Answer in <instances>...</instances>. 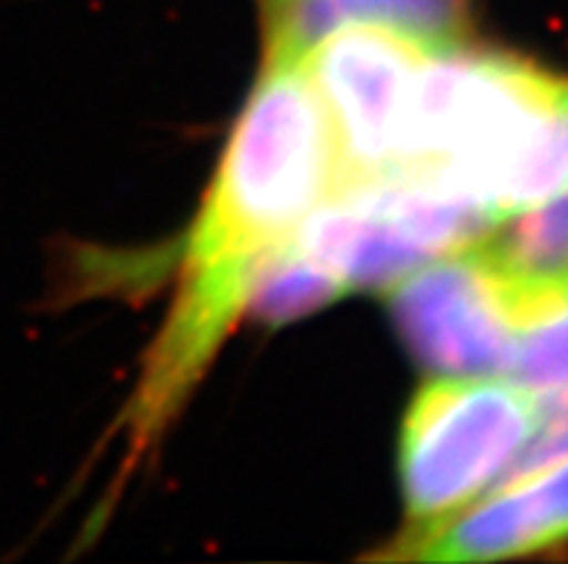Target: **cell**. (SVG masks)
I'll list each match as a JSON object with an SVG mask.
<instances>
[{
    "label": "cell",
    "mask_w": 568,
    "mask_h": 564,
    "mask_svg": "<svg viewBox=\"0 0 568 564\" xmlns=\"http://www.w3.org/2000/svg\"><path fill=\"white\" fill-rule=\"evenodd\" d=\"M508 219L568 187V81L523 58L433 47L418 70L396 165Z\"/></svg>",
    "instance_id": "obj_1"
},
{
    "label": "cell",
    "mask_w": 568,
    "mask_h": 564,
    "mask_svg": "<svg viewBox=\"0 0 568 564\" xmlns=\"http://www.w3.org/2000/svg\"><path fill=\"white\" fill-rule=\"evenodd\" d=\"M303 55L268 38L263 75L187 236L185 268H254L344 185L335 130Z\"/></svg>",
    "instance_id": "obj_2"
},
{
    "label": "cell",
    "mask_w": 568,
    "mask_h": 564,
    "mask_svg": "<svg viewBox=\"0 0 568 564\" xmlns=\"http://www.w3.org/2000/svg\"><path fill=\"white\" fill-rule=\"evenodd\" d=\"M534 414V392L514 380H430L402 429V486L410 519L402 542L436 530L497 484L531 435Z\"/></svg>",
    "instance_id": "obj_3"
},
{
    "label": "cell",
    "mask_w": 568,
    "mask_h": 564,
    "mask_svg": "<svg viewBox=\"0 0 568 564\" xmlns=\"http://www.w3.org/2000/svg\"><path fill=\"white\" fill-rule=\"evenodd\" d=\"M389 288L398 335L425 369L445 378H505L528 286L508 277L485 245L430 259Z\"/></svg>",
    "instance_id": "obj_4"
},
{
    "label": "cell",
    "mask_w": 568,
    "mask_h": 564,
    "mask_svg": "<svg viewBox=\"0 0 568 564\" xmlns=\"http://www.w3.org/2000/svg\"><path fill=\"white\" fill-rule=\"evenodd\" d=\"M433 47L439 43L396 23L353 18L306 50L303 58L338 142L341 191L393 171L418 70Z\"/></svg>",
    "instance_id": "obj_5"
},
{
    "label": "cell",
    "mask_w": 568,
    "mask_h": 564,
    "mask_svg": "<svg viewBox=\"0 0 568 564\" xmlns=\"http://www.w3.org/2000/svg\"><path fill=\"white\" fill-rule=\"evenodd\" d=\"M568 542V461L494 490L425 536L396 544L389 556L422 562H497Z\"/></svg>",
    "instance_id": "obj_6"
},
{
    "label": "cell",
    "mask_w": 568,
    "mask_h": 564,
    "mask_svg": "<svg viewBox=\"0 0 568 564\" xmlns=\"http://www.w3.org/2000/svg\"><path fill=\"white\" fill-rule=\"evenodd\" d=\"M288 243L346 288H389L433 259L389 216L353 196H332L315 207Z\"/></svg>",
    "instance_id": "obj_7"
},
{
    "label": "cell",
    "mask_w": 568,
    "mask_h": 564,
    "mask_svg": "<svg viewBox=\"0 0 568 564\" xmlns=\"http://www.w3.org/2000/svg\"><path fill=\"white\" fill-rule=\"evenodd\" d=\"M268 38L310 50L332 27L353 18L387 21L436 43H454L465 0H266Z\"/></svg>",
    "instance_id": "obj_8"
},
{
    "label": "cell",
    "mask_w": 568,
    "mask_h": 564,
    "mask_svg": "<svg viewBox=\"0 0 568 564\" xmlns=\"http://www.w3.org/2000/svg\"><path fill=\"white\" fill-rule=\"evenodd\" d=\"M483 245L508 277L568 291V187L503 219Z\"/></svg>",
    "instance_id": "obj_9"
},
{
    "label": "cell",
    "mask_w": 568,
    "mask_h": 564,
    "mask_svg": "<svg viewBox=\"0 0 568 564\" xmlns=\"http://www.w3.org/2000/svg\"><path fill=\"white\" fill-rule=\"evenodd\" d=\"M346 291L349 288L329 268L301 254L286 239L254 265L245 308H252L260 320L288 322L329 306Z\"/></svg>",
    "instance_id": "obj_10"
},
{
    "label": "cell",
    "mask_w": 568,
    "mask_h": 564,
    "mask_svg": "<svg viewBox=\"0 0 568 564\" xmlns=\"http://www.w3.org/2000/svg\"><path fill=\"white\" fill-rule=\"evenodd\" d=\"M505 380L534 394L568 389V291L534 286Z\"/></svg>",
    "instance_id": "obj_11"
},
{
    "label": "cell",
    "mask_w": 568,
    "mask_h": 564,
    "mask_svg": "<svg viewBox=\"0 0 568 564\" xmlns=\"http://www.w3.org/2000/svg\"><path fill=\"white\" fill-rule=\"evenodd\" d=\"M534 400H537V414H534L531 435L519 447L511 464L505 466L497 486L568 461V389L537 392Z\"/></svg>",
    "instance_id": "obj_12"
}]
</instances>
